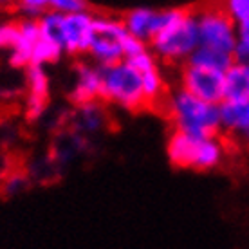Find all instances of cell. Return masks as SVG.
I'll list each match as a JSON object with an SVG mask.
<instances>
[{
	"label": "cell",
	"instance_id": "1",
	"mask_svg": "<svg viewBox=\"0 0 249 249\" xmlns=\"http://www.w3.org/2000/svg\"><path fill=\"white\" fill-rule=\"evenodd\" d=\"M150 51L166 63H188L200 47L197 13L182 7L162 9L161 27L148 44Z\"/></svg>",
	"mask_w": 249,
	"mask_h": 249
},
{
	"label": "cell",
	"instance_id": "2",
	"mask_svg": "<svg viewBox=\"0 0 249 249\" xmlns=\"http://www.w3.org/2000/svg\"><path fill=\"white\" fill-rule=\"evenodd\" d=\"M166 110L175 130L195 137H217L222 130L220 105L206 103L181 87L166 98Z\"/></svg>",
	"mask_w": 249,
	"mask_h": 249
},
{
	"label": "cell",
	"instance_id": "3",
	"mask_svg": "<svg viewBox=\"0 0 249 249\" xmlns=\"http://www.w3.org/2000/svg\"><path fill=\"white\" fill-rule=\"evenodd\" d=\"M96 15L90 9L72 15L49 11L42 20H38L42 36L56 42L63 54H87L94 36Z\"/></svg>",
	"mask_w": 249,
	"mask_h": 249
},
{
	"label": "cell",
	"instance_id": "4",
	"mask_svg": "<svg viewBox=\"0 0 249 249\" xmlns=\"http://www.w3.org/2000/svg\"><path fill=\"white\" fill-rule=\"evenodd\" d=\"M166 156L177 168L208 172L224 161L226 146L217 137H195L175 130L166 141Z\"/></svg>",
	"mask_w": 249,
	"mask_h": 249
},
{
	"label": "cell",
	"instance_id": "5",
	"mask_svg": "<svg viewBox=\"0 0 249 249\" xmlns=\"http://www.w3.org/2000/svg\"><path fill=\"white\" fill-rule=\"evenodd\" d=\"M101 100L124 110L150 105L141 76L126 60L101 69Z\"/></svg>",
	"mask_w": 249,
	"mask_h": 249
},
{
	"label": "cell",
	"instance_id": "6",
	"mask_svg": "<svg viewBox=\"0 0 249 249\" xmlns=\"http://www.w3.org/2000/svg\"><path fill=\"white\" fill-rule=\"evenodd\" d=\"M130 40L132 36L124 29L123 20L100 15L94 22V36L87 54L94 65L101 69L110 67L124 62Z\"/></svg>",
	"mask_w": 249,
	"mask_h": 249
},
{
	"label": "cell",
	"instance_id": "7",
	"mask_svg": "<svg viewBox=\"0 0 249 249\" xmlns=\"http://www.w3.org/2000/svg\"><path fill=\"white\" fill-rule=\"evenodd\" d=\"M200 47L220 51L235 56L237 47V25L226 15L222 7H208L197 13Z\"/></svg>",
	"mask_w": 249,
	"mask_h": 249
},
{
	"label": "cell",
	"instance_id": "8",
	"mask_svg": "<svg viewBox=\"0 0 249 249\" xmlns=\"http://www.w3.org/2000/svg\"><path fill=\"white\" fill-rule=\"evenodd\" d=\"M181 89L206 103L222 105L224 103V72L210 71L193 63H184L181 71Z\"/></svg>",
	"mask_w": 249,
	"mask_h": 249
},
{
	"label": "cell",
	"instance_id": "9",
	"mask_svg": "<svg viewBox=\"0 0 249 249\" xmlns=\"http://www.w3.org/2000/svg\"><path fill=\"white\" fill-rule=\"evenodd\" d=\"M101 98V67L92 62H80L72 71L69 100L76 107L94 103Z\"/></svg>",
	"mask_w": 249,
	"mask_h": 249
},
{
	"label": "cell",
	"instance_id": "10",
	"mask_svg": "<svg viewBox=\"0 0 249 249\" xmlns=\"http://www.w3.org/2000/svg\"><path fill=\"white\" fill-rule=\"evenodd\" d=\"M126 62L136 69L141 80H143V87L148 98V103H156L164 96V89H166V81L162 76V69L159 65L157 56L150 51V47H144L139 51L137 54L130 56Z\"/></svg>",
	"mask_w": 249,
	"mask_h": 249
},
{
	"label": "cell",
	"instance_id": "11",
	"mask_svg": "<svg viewBox=\"0 0 249 249\" xmlns=\"http://www.w3.org/2000/svg\"><path fill=\"white\" fill-rule=\"evenodd\" d=\"M25 87H27V98H25V116L29 119H40L47 108L51 90V78L45 67L25 69Z\"/></svg>",
	"mask_w": 249,
	"mask_h": 249
},
{
	"label": "cell",
	"instance_id": "12",
	"mask_svg": "<svg viewBox=\"0 0 249 249\" xmlns=\"http://www.w3.org/2000/svg\"><path fill=\"white\" fill-rule=\"evenodd\" d=\"M161 20L162 9L141 6L128 9V13L123 17V25L132 38H136V40L148 45L157 35V31H159Z\"/></svg>",
	"mask_w": 249,
	"mask_h": 249
},
{
	"label": "cell",
	"instance_id": "13",
	"mask_svg": "<svg viewBox=\"0 0 249 249\" xmlns=\"http://www.w3.org/2000/svg\"><path fill=\"white\" fill-rule=\"evenodd\" d=\"M20 36L15 49L9 53V63L17 69L31 67L33 53L40 40V25L35 20H18Z\"/></svg>",
	"mask_w": 249,
	"mask_h": 249
},
{
	"label": "cell",
	"instance_id": "14",
	"mask_svg": "<svg viewBox=\"0 0 249 249\" xmlns=\"http://www.w3.org/2000/svg\"><path fill=\"white\" fill-rule=\"evenodd\" d=\"M224 103H249V62H233L224 72Z\"/></svg>",
	"mask_w": 249,
	"mask_h": 249
},
{
	"label": "cell",
	"instance_id": "15",
	"mask_svg": "<svg viewBox=\"0 0 249 249\" xmlns=\"http://www.w3.org/2000/svg\"><path fill=\"white\" fill-rule=\"evenodd\" d=\"M220 124H222V130L242 137L244 141L249 143V103L248 105L222 103L220 105Z\"/></svg>",
	"mask_w": 249,
	"mask_h": 249
},
{
	"label": "cell",
	"instance_id": "16",
	"mask_svg": "<svg viewBox=\"0 0 249 249\" xmlns=\"http://www.w3.org/2000/svg\"><path fill=\"white\" fill-rule=\"evenodd\" d=\"M74 124L81 134H96V132H100L107 124V114L103 110V107L98 101L78 107L74 116Z\"/></svg>",
	"mask_w": 249,
	"mask_h": 249
},
{
	"label": "cell",
	"instance_id": "17",
	"mask_svg": "<svg viewBox=\"0 0 249 249\" xmlns=\"http://www.w3.org/2000/svg\"><path fill=\"white\" fill-rule=\"evenodd\" d=\"M233 62H235V56L220 53V51L206 49V47H199L193 53V56L188 60V63L210 69V71H218V72H226L233 65Z\"/></svg>",
	"mask_w": 249,
	"mask_h": 249
},
{
	"label": "cell",
	"instance_id": "18",
	"mask_svg": "<svg viewBox=\"0 0 249 249\" xmlns=\"http://www.w3.org/2000/svg\"><path fill=\"white\" fill-rule=\"evenodd\" d=\"M62 56H63V51L56 42H53V40H49V38L45 36H40L36 47H35V53H33L31 65L45 67V65H51V63H56Z\"/></svg>",
	"mask_w": 249,
	"mask_h": 249
},
{
	"label": "cell",
	"instance_id": "19",
	"mask_svg": "<svg viewBox=\"0 0 249 249\" xmlns=\"http://www.w3.org/2000/svg\"><path fill=\"white\" fill-rule=\"evenodd\" d=\"M17 11L22 17L20 20H42L51 11L49 0H22L17 4Z\"/></svg>",
	"mask_w": 249,
	"mask_h": 249
},
{
	"label": "cell",
	"instance_id": "20",
	"mask_svg": "<svg viewBox=\"0 0 249 249\" xmlns=\"http://www.w3.org/2000/svg\"><path fill=\"white\" fill-rule=\"evenodd\" d=\"M20 36V24L17 20H4L0 22V53L6 51L7 54L15 49Z\"/></svg>",
	"mask_w": 249,
	"mask_h": 249
},
{
	"label": "cell",
	"instance_id": "21",
	"mask_svg": "<svg viewBox=\"0 0 249 249\" xmlns=\"http://www.w3.org/2000/svg\"><path fill=\"white\" fill-rule=\"evenodd\" d=\"M222 9L235 25L249 22V0H228Z\"/></svg>",
	"mask_w": 249,
	"mask_h": 249
},
{
	"label": "cell",
	"instance_id": "22",
	"mask_svg": "<svg viewBox=\"0 0 249 249\" xmlns=\"http://www.w3.org/2000/svg\"><path fill=\"white\" fill-rule=\"evenodd\" d=\"M235 60L249 62V22L237 25V47H235Z\"/></svg>",
	"mask_w": 249,
	"mask_h": 249
},
{
	"label": "cell",
	"instance_id": "23",
	"mask_svg": "<svg viewBox=\"0 0 249 249\" xmlns=\"http://www.w3.org/2000/svg\"><path fill=\"white\" fill-rule=\"evenodd\" d=\"M51 11L63 13V15H72V13L87 11L89 6L83 0H49Z\"/></svg>",
	"mask_w": 249,
	"mask_h": 249
}]
</instances>
